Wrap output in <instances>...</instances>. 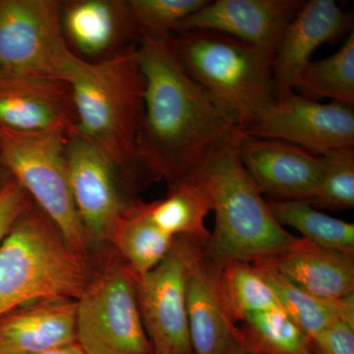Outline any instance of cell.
Returning a JSON list of instances; mask_svg holds the SVG:
<instances>
[{
  "instance_id": "4fadbf2b",
  "label": "cell",
  "mask_w": 354,
  "mask_h": 354,
  "mask_svg": "<svg viewBox=\"0 0 354 354\" xmlns=\"http://www.w3.org/2000/svg\"><path fill=\"white\" fill-rule=\"evenodd\" d=\"M76 122L68 83L0 68V127L19 131L70 130Z\"/></svg>"
},
{
  "instance_id": "7c38bea8",
  "label": "cell",
  "mask_w": 354,
  "mask_h": 354,
  "mask_svg": "<svg viewBox=\"0 0 354 354\" xmlns=\"http://www.w3.org/2000/svg\"><path fill=\"white\" fill-rule=\"evenodd\" d=\"M239 156L262 194L274 200L311 201L326 171L323 157L279 140L244 134Z\"/></svg>"
},
{
  "instance_id": "ffe728a7",
  "label": "cell",
  "mask_w": 354,
  "mask_h": 354,
  "mask_svg": "<svg viewBox=\"0 0 354 354\" xmlns=\"http://www.w3.org/2000/svg\"><path fill=\"white\" fill-rule=\"evenodd\" d=\"M251 263L271 286L281 308L309 339L337 319H354V295L339 300L322 299L291 283L268 258Z\"/></svg>"
},
{
  "instance_id": "277c9868",
  "label": "cell",
  "mask_w": 354,
  "mask_h": 354,
  "mask_svg": "<svg viewBox=\"0 0 354 354\" xmlns=\"http://www.w3.org/2000/svg\"><path fill=\"white\" fill-rule=\"evenodd\" d=\"M239 145L216 153L196 176L206 186L215 213V227L205 244V254L221 268L235 261L271 257L297 239L272 216L242 165Z\"/></svg>"
},
{
  "instance_id": "f546056e",
  "label": "cell",
  "mask_w": 354,
  "mask_h": 354,
  "mask_svg": "<svg viewBox=\"0 0 354 354\" xmlns=\"http://www.w3.org/2000/svg\"><path fill=\"white\" fill-rule=\"evenodd\" d=\"M29 205V195L15 179L0 187V244Z\"/></svg>"
},
{
  "instance_id": "9c48e42d",
  "label": "cell",
  "mask_w": 354,
  "mask_h": 354,
  "mask_svg": "<svg viewBox=\"0 0 354 354\" xmlns=\"http://www.w3.org/2000/svg\"><path fill=\"white\" fill-rule=\"evenodd\" d=\"M247 136L279 140L326 157L354 149L353 106L321 102L295 94L274 100L244 129Z\"/></svg>"
},
{
  "instance_id": "5bb4252c",
  "label": "cell",
  "mask_w": 354,
  "mask_h": 354,
  "mask_svg": "<svg viewBox=\"0 0 354 354\" xmlns=\"http://www.w3.org/2000/svg\"><path fill=\"white\" fill-rule=\"evenodd\" d=\"M304 3L302 0L209 1L184 21L179 32H220L274 53L286 27Z\"/></svg>"
},
{
  "instance_id": "9a60e30c",
  "label": "cell",
  "mask_w": 354,
  "mask_h": 354,
  "mask_svg": "<svg viewBox=\"0 0 354 354\" xmlns=\"http://www.w3.org/2000/svg\"><path fill=\"white\" fill-rule=\"evenodd\" d=\"M353 25V14L344 12L334 0L305 1L279 39L274 53V100L292 93L298 76L314 51L346 35Z\"/></svg>"
},
{
  "instance_id": "7402d4cb",
  "label": "cell",
  "mask_w": 354,
  "mask_h": 354,
  "mask_svg": "<svg viewBox=\"0 0 354 354\" xmlns=\"http://www.w3.org/2000/svg\"><path fill=\"white\" fill-rule=\"evenodd\" d=\"M111 241L123 262L139 279L167 257L176 239L153 223L145 203L134 202L121 218Z\"/></svg>"
},
{
  "instance_id": "4dcf8cb0",
  "label": "cell",
  "mask_w": 354,
  "mask_h": 354,
  "mask_svg": "<svg viewBox=\"0 0 354 354\" xmlns=\"http://www.w3.org/2000/svg\"><path fill=\"white\" fill-rule=\"evenodd\" d=\"M32 354H86L84 353L81 346L77 342L67 344V346H60V348L48 349V351H41V353Z\"/></svg>"
},
{
  "instance_id": "6da1fadb",
  "label": "cell",
  "mask_w": 354,
  "mask_h": 354,
  "mask_svg": "<svg viewBox=\"0 0 354 354\" xmlns=\"http://www.w3.org/2000/svg\"><path fill=\"white\" fill-rule=\"evenodd\" d=\"M145 80L137 138L143 169L169 185L193 178L207 162L244 133L235 127L184 69L171 39H139Z\"/></svg>"
},
{
  "instance_id": "2e32d148",
  "label": "cell",
  "mask_w": 354,
  "mask_h": 354,
  "mask_svg": "<svg viewBox=\"0 0 354 354\" xmlns=\"http://www.w3.org/2000/svg\"><path fill=\"white\" fill-rule=\"evenodd\" d=\"M205 243L193 241L186 279V306L194 354H225L239 326L221 288V267L207 257Z\"/></svg>"
},
{
  "instance_id": "ba28073f",
  "label": "cell",
  "mask_w": 354,
  "mask_h": 354,
  "mask_svg": "<svg viewBox=\"0 0 354 354\" xmlns=\"http://www.w3.org/2000/svg\"><path fill=\"white\" fill-rule=\"evenodd\" d=\"M57 0H0V68L68 83L82 58L67 44Z\"/></svg>"
},
{
  "instance_id": "f1b7e54d",
  "label": "cell",
  "mask_w": 354,
  "mask_h": 354,
  "mask_svg": "<svg viewBox=\"0 0 354 354\" xmlns=\"http://www.w3.org/2000/svg\"><path fill=\"white\" fill-rule=\"evenodd\" d=\"M313 354H354V319L339 318L310 339Z\"/></svg>"
},
{
  "instance_id": "e0dca14e",
  "label": "cell",
  "mask_w": 354,
  "mask_h": 354,
  "mask_svg": "<svg viewBox=\"0 0 354 354\" xmlns=\"http://www.w3.org/2000/svg\"><path fill=\"white\" fill-rule=\"evenodd\" d=\"M62 24L67 44L86 62L106 59L138 39L122 0L62 1Z\"/></svg>"
},
{
  "instance_id": "52a82bcc",
  "label": "cell",
  "mask_w": 354,
  "mask_h": 354,
  "mask_svg": "<svg viewBox=\"0 0 354 354\" xmlns=\"http://www.w3.org/2000/svg\"><path fill=\"white\" fill-rule=\"evenodd\" d=\"M77 344L86 354H153L136 293V277L124 262L93 274L77 300Z\"/></svg>"
},
{
  "instance_id": "7a4b0ae2",
  "label": "cell",
  "mask_w": 354,
  "mask_h": 354,
  "mask_svg": "<svg viewBox=\"0 0 354 354\" xmlns=\"http://www.w3.org/2000/svg\"><path fill=\"white\" fill-rule=\"evenodd\" d=\"M68 84L76 111L74 129L97 147L121 176L134 178L143 169L137 155L145 95L138 44L101 62L81 60Z\"/></svg>"
},
{
  "instance_id": "8fae6325",
  "label": "cell",
  "mask_w": 354,
  "mask_h": 354,
  "mask_svg": "<svg viewBox=\"0 0 354 354\" xmlns=\"http://www.w3.org/2000/svg\"><path fill=\"white\" fill-rule=\"evenodd\" d=\"M65 160L70 191L88 239L111 241L121 218L134 203L122 196L120 171L74 127L67 132Z\"/></svg>"
},
{
  "instance_id": "484cf974",
  "label": "cell",
  "mask_w": 354,
  "mask_h": 354,
  "mask_svg": "<svg viewBox=\"0 0 354 354\" xmlns=\"http://www.w3.org/2000/svg\"><path fill=\"white\" fill-rule=\"evenodd\" d=\"M220 279L225 304L236 325L247 316L281 307L271 286L251 262L228 263L221 267Z\"/></svg>"
},
{
  "instance_id": "d6986e66",
  "label": "cell",
  "mask_w": 354,
  "mask_h": 354,
  "mask_svg": "<svg viewBox=\"0 0 354 354\" xmlns=\"http://www.w3.org/2000/svg\"><path fill=\"white\" fill-rule=\"evenodd\" d=\"M268 259L291 283L314 297L339 300L354 295V253L324 248L297 237Z\"/></svg>"
},
{
  "instance_id": "3957f363",
  "label": "cell",
  "mask_w": 354,
  "mask_h": 354,
  "mask_svg": "<svg viewBox=\"0 0 354 354\" xmlns=\"http://www.w3.org/2000/svg\"><path fill=\"white\" fill-rule=\"evenodd\" d=\"M92 277L85 256L30 203L0 244V318L39 300H78Z\"/></svg>"
},
{
  "instance_id": "4316f807",
  "label": "cell",
  "mask_w": 354,
  "mask_h": 354,
  "mask_svg": "<svg viewBox=\"0 0 354 354\" xmlns=\"http://www.w3.org/2000/svg\"><path fill=\"white\" fill-rule=\"evenodd\" d=\"M209 1L128 0L127 4L138 39L142 37L171 39L180 31L184 21Z\"/></svg>"
},
{
  "instance_id": "ac0fdd59",
  "label": "cell",
  "mask_w": 354,
  "mask_h": 354,
  "mask_svg": "<svg viewBox=\"0 0 354 354\" xmlns=\"http://www.w3.org/2000/svg\"><path fill=\"white\" fill-rule=\"evenodd\" d=\"M77 342V300L31 302L0 318V354H32Z\"/></svg>"
},
{
  "instance_id": "30bf717a",
  "label": "cell",
  "mask_w": 354,
  "mask_h": 354,
  "mask_svg": "<svg viewBox=\"0 0 354 354\" xmlns=\"http://www.w3.org/2000/svg\"><path fill=\"white\" fill-rule=\"evenodd\" d=\"M193 241L196 239L176 237L167 257L152 271L136 279L140 313L153 354H194L186 306Z\"/></svg>"
},
{
  "instance_id": "603a6c76",
  "label": "cell",
  "mask_w": 354,
  "mask_h": 354,
  "mask_svg": "<svg viewBox=\"0 0 354 354\" xmlns=\"http://www.w3.org/2000/svg\"><path fill=\"white\" fill-rule=\"evenodd\" d=\"M272 216L283 227L297 230L316 245L341 252L354 253V225L321 213L307 201H267Z\"/></svg>"
},
{
  "instance_id": "8992f818",
  "label": "cell",
  "mask_w": 354,
  "mask_h": 354,
  "mask_svg": "<svg viewBox=\"0 0 354 354\" xmlns=\"http://www.w3.org/2000/svg\"><path fill=\"white\" fill-rule=\"evenodd\" d=\"M68 131H19L0 127V160L68 245L85 256L88 237L70 191L65 160Z\"/></svg>"
},
{
  "instance_id": "44dd1931",
  "label": "cell",
  "mask_w": 354,
  "mask_h": 354,
  "mask_svg": "<svg viewBox=\"0 0 354 354\" xmlns=\"http://www.w3.org/2000/svg\"><path fill=\"white\" fill-rule=\"evenodd\" d=\"M147 205L149 216L171 236L188 237L206 244L209 234L205 218L213 211L211 196L198 176L169 185L165 199Z\"/></svg>"
},
{
  "instance_id": "83f0119b",
  "label": "cell",
  "mask_w": 354,
  "mask_h": 354,
  "mask_svg": "<svg viewBox=\"0 0 354 354\" xmlns=\"http://www.w3.org/2000/svg\"><path fill=\"white\" fill-rule=\"evenodd\" d=\"M326 171L320 187L309 203L320 208L351 209L354 207V149L323 157Z\"/></svg>"
},
{
  "instance_id": "d4e9b609",
  "label": "cell",
  "mask_w": 354,
  "mask_h": 354,
  "mask_svg": "<svg viewBox=\"0 0 354 354\" xmlns=\"http://www.w3.org/2000/svg\"><path fill=\"white\" fill-rule=\"evenodd\" d=\"M305 97H329L354 106V34L330 57L310 62L300 72L297 86Z\"/></svg>"
},
{
  "instance_id": "5b68a950",
  "label": "cell",
  "mask_w": 354,
  "mask_h": 354,
  "mask_svg": "<svg viewBox=\"0 0 354 354\" xmlns=\"http://www.w3.org/2000/svg\"><path fill=\"white\" fill-rule=\"evenodd\" d=\"M172 46L191 78L241 131L272 102L274 53L207 31H184Z\"/></svg>"
},
{
  "instance_id": "cb8c5ba5",
  "label": "cell",
  "mask_w": 354,
  "mask_h": 354,
  "mask_svg": "<svg viewBox=\"0 0 354 354\" xmlns=\"http://www.w3.org/2000/svg\"><path fill=\"white\" fill-rule=\"evenodd\" d=\"M237 337L257 354H313L308 335L281 307L247 316Z\"/></svg>"
},
{
  "instance_id": "1f68e13d",
  "label": "cell",
  "mask_w": 354,
  "mask_h": 354,
  "mask_svg": "<svg viewBox=\"0 0 354 354\" xmlns=\"http://www.w3.org/2000/svg\"><path fill=\"white\" fill-rule=\"evenodd\" d=\"M225 354H257L256 353H254L253 351H251L250 348H248V346H245V344H243L241 341V339H239V337H235V339L234 342H232V344H230V348H228L227 353Z\"/></svg>"
}]
</instances>
